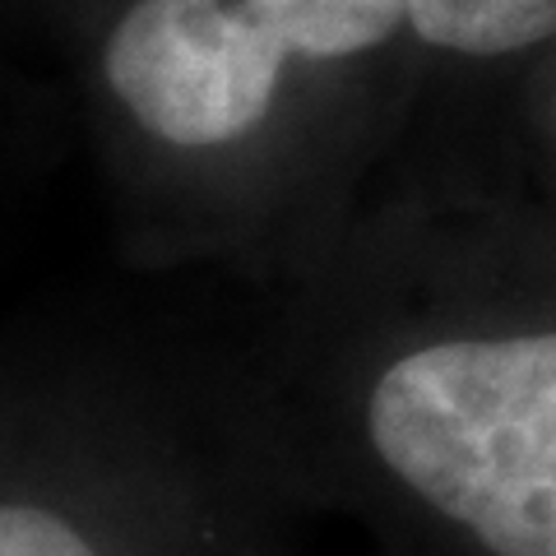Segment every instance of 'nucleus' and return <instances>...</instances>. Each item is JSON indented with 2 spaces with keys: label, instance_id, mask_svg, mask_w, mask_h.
I'll list each match as a JSON object with an SVG mask.
<instances>
[{
  "label": "nucleus",
  "instance_id": "1",
  "mask_svg": "<svg viewBox=\"0 0 556 556\" xmlns=\"http://www.w3.org/2000/svg\"><path fill=\"white\" fill-rule=\"evenodd\" d=\"M376 450L496 556H556V334L441 343L380 376Z\"/></svg>",
  "mask_w": 556,
  "mask_h": 556
},
{
  "label": "nucleus",
  "instance_id": "2",
  "mask_svg": "<svg viewBox=\"0 0 556 556\" xmlns=\"http://www.w3.org/2000/svg\"><path fill=\"white\" fill-rule=\"evenodd\" d=\"M288 51L237 0H135L108 42V84L167 144L241 139L269 112Z\"/></svg>",
  "mask_w": 556,
  "mask_h": 556
},
{
  "label": "nucleus",
  "instance_id": "3",
  "mask_svg": "<svg viewBox=\"0 0 556 556\" xmlns=\"http://www.w3.org/2000/svg\"><path fill=\"white\" fill-rule=\"evenodd\" d=\"M288 56H353L404 24V0H237Z\"/></svg>",
  "mask_w": 556,
  "mask_h": 556
},
{
  "label": "nucleus",
  "instance_id": "4",
  "mask_svg": "<svg viewBox=\"0 0 556 556\" xmlns=\"http://www.w3.org/2000/svg\"><path fill=\"white\" fill-rule=\"evenodd\" d=\"M404 20L427 42L501 56L556 33V0H404Z\"/></svg>",
  "mask_w": 556,
  "mask_h": 556
},
{
  "label": "nucleus",
  "instance_id": "5",
  "mask_svg": "<svg viewBox=\"0 0 556 556\" xmlns=\"http://www.w3.org/2000/svg\"><path fill=\"white\" fill-rule=\"evenodd\" d=\"M0 556H98L61 515L0 501Z\"/></svg>",
  "mask_w": 556,
  "mask_h": 556
}]
</instances>
